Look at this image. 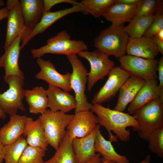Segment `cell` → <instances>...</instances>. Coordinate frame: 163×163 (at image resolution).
<instances>
[{"label":"cell","mask_w":163,"mask_h":163,"mask_svg":"<svg viewBox=\"0 0 163 163\" xmlns=\"http://www.w3.org/2000/svg\"><path fill=\"white\" fill-rule=\"evenodd\" d=\"M97 115L98 123L104 127L109 134V140L117 142L118 138L127 142L130 137V130L127 129L132 127L137 131L138 123L134 117L128 113L112 110L101 104H92L90 110Z\"/></svg>","instance_id":"cell-1"},{"label":"cell","mask_w":163,"mask_h":163,"mask_svg":"<svg viewBox=\"0 0 163 163\" xmlns=\"http://www.w3.org/2000/svg\"><path fill=\"white\" fill-rule=\"evenodd\" d=\"M129 37L122 25L111 24L101 31L94 41V46L107 55L120 58L125 55Z\"/></svg>","instance_id":"cell-2"},{"label":"cell","mask_w":163,"mask_h":163,"mask_svg":"<svg viewBox=\"0 0 163 163\" xmlns=\"http://www.w3.org/2000/svg\"><path fill=\"white\" fill-rule=\"evenodd\" d=\"M88 46L81 40H72L66 30L59 32L56 35L47 40L45 45L31 50L34 58L41 57L46 54L65 55L67 56L78 54L83 51H87Z\"/></svg>","instance_id":"cell-3"},{"label":"cell","mask_w":163,"mask_h":163,"mask_svg":"<svg viewBox=\"0 0 163 163\" xmlns=\"http://www.w3.org/2000/svg\"><path fill=\"white\" fill-rule=\"evenodd\" d=\"M137 122L139 136L148 141L151 133L163 126V103L159 99L152 101L132 114Z\"/></svg>","instance_id":"cell-4"},{"label":"cell","mask_w":163,"mask_h":163,"mask_svg":"<svg viewBox=\"0 0 163 163\" xmlns=\"http://www.w3.org/2000/svg\"><path fill=\"white\" fill-rule=\"evenodd\" d=\"M74 115L61 111H53L49 109L39 117L46 140L56 150L64 137L66 132V129Z\"/></svg>","instance_id":"cell-5"},{"label":"cell","mask_w":163,"mask_h":163,"mask_svg":"<svg viewBox=\"0 0 163 163\" xmlns=\"http://www.w3.org/2000/svg\"><path fill=\"white\" fill-rule=\"evenodd\" d=\"M72 69L71 73L70 85L75 93L76 102L75 113L90 110L92 104L89 102L85 94L88 82V71L77 54L67 56Z\"/></svg>","instance_id":"cell-6"},{"label":"cell","mask_w":163,"mask_h":163,"mask_svg":"<svg viewBox=\"0 0 163 163\" xmlns=\"http://www.w3.org/2000/svg\"><path fill=\"white\" fill-rule=\"evenodd\" d=\"M4 79L9 88L0 94V106L10 116L17 114L18 110L25 111L22 102L25 92L24 79L15 75L4 77Z\"/></svg>","instance_id":"cell-7"},{"label":"cell","mask_w":163,"mask_h":163,"mask_svg":"<svg viewBox=\"0 0 163 163\" xmlns=\"http://www.w3.org/2000/svg\"><path fill=\"white\" fill-rule=\"evenodd\" d=\"M120 67L130 77L146 81L158 78V60L149 59L132 55H125L119 59Z\"/></svg>","instance_id":"cell-8"},{"label":"cell","mask_w":163,"mask_h":163,"mask_svg":"<svg viewBox=\"0 0 163 163\" xmlns=\"http://www.w3.org/2000/svg\"><path fill=\"white\" fill-rule=\"evenodd\" d=\"M89 62L90 70L88 73L87 89L91 92L95 83L108 75L114 67V63L109 56L98 50L92 51H83L78 54Z\"/></svg>","instance_id":"cell-9"},{"label":"cell","mask_w":163,"mask_h":163,"mask_svg":"<svg viewBox=\"0 0 163 163\" xmlns=\"http://www.w3.org/2000/svg\"><path fill=\"white\" fill-rule=\"evenodd\" d=\"M107 81L94 95L92 104H101L115 97L129 77V75L120 67L115 66L108 75Z\"/></svg>","instance_id":"cell-10"},{"label":"cell","mask_w":163,"mask_h":163,"mask_svg":"<svg viewBox=\"0 0 163 163\" xmlns=\"http://www.w3.org/2000/svg\"><path fill=\"white\" fill-rule=\"evenodd\" d=\"M83 7L80 4L72 7L53 12L44 13L39 22L32 29L24 33L21 39V48L23 49L33 38L43 33L55 22L63 17L71 13L82 12Z\"/></svg>","instance_id":"cell-11"},{"label":"cell","mask_w":163,"mask_h":163,"mask_svg":"<svg viewBox=\"0 0 163 163\" xmlns=\"http://www.w3.org/2000/svg\"><path fill=\"white\" fill-rule=\"evenodd\" d=\"M8 11L5 39L4 48L6 50L26 28L22 14L19 1L8 0L6 7Z\"/></svg>","instance_id":"cell-12"},{"label":"cell","mask_w":163,"mask_h":163,"mask_svg":"<svg viewBox=\"0 0 163 163\" xmlns=\"http://www.w3.org/2000/svg\"><path fill=\"white\" fill-rule=\"evenodd\" d=\"M36 62L40 69L35 75L37 78L44 81L49 85L59 88L64 91L69 92L72 90L70 72L64 74L59 73L53 63L49 60H44L41 57L37 58Z\"/></svg>","instance_id":"cell-13"},{"label":"cell","mask_w":163,"mask_h":163,"mask_svg":"<svg viewBox=\"0 0 163 163\" xmlns=\"http://www.w3.org/2000/svg\"><path fill=\"white\" fill-rule=\"evenodd\" d=\"M98 124L97 117L91 110L75 113L66 129L72 140L91 133L96 129Z\"/></svg>","instance_id":"cell-14"},{"label":"cell","mask_w":163,"mask_h":163,"mask_svg":"<svg viewBox=\"0 0 163 163\" xmlns=\"http://www.w3.org/2000/svg\"><path fill=\"white\" fill-rule=\"evenodd\" d=\"M22 34L18 36L6 50L0 58V68L5 70L4 77L15 75L24 79L23 72L20 69L18 59L21 50Z\"/></svg>","instance_id":"cell-15"},{"label":"cell","mask_w":163,"mask_h":163,"mask_svg":"<svg viewBox=\"0 0 163 163\" xmlns=\"http://www.w3.org/2000/svg\"><path fill=\"white\" fill-rule=\"evenodd\" d=\"M46 91L48 107L51 110L61 111L66 113L75 109L76 102L75 97L69 92L50 85Z\"/></svg>","instance_id":"cell-16"},{"label":"cell","mask_w":163,"mask_h":163,"mask_svg":"<svg viewBox=\"0 0 163 163\" xmlns=\"http://www.w3.org/2000/svg\"><path fill=\"white\" fill-rule=\"evenodd\" d=\"M158 85L157 79L145 81L144 85L129 104L127 109L128 113L132 114L152 101L156 99H159L161 101Z\"/></svg>","instance_id":"cell-17"},{"label":"cell","mask_w":163,"mask_h":163,"mask_svg":"<svg viewBox=\"0 0 163 163\" xmlns=\"http://www.w3.org/2000/svg\"><path fill=\"white\" fill-rule=\"evenodd\" d=\"M126 53L127 55L149 59H155L159 53L152 37L143 36L129 39Z\"/></svg>","instance_id":"cell-18"},{"label":"cell","mask_w":163,"mask_h":163,"mask_svg":"<svg viewBox=\"0 0 163 163\" xmlns=\"http://www.w3.org/2000/svg\"><path fill=\"white\" fill-rule=\"evenodd\" d=\"M22 136L27 145L46 151L47 150L49 144L46 138L43 125L39 118L34 120L32 118L27 117Z\"/></svg>","instance_id":"cell-19"},{"label":"cell","mask_w":163,"mask_h":163,"mask_svg":"<svg viewBox=\"0 0 163 163\" xmlns=\"http://www.w3.org/2000/svg\"><path fill=\"white\" fill-rule=\"evenodd\" d=\"M27 117L17 114L10 116L9 121L0 129V142L4 145L14 142L22 136Z\"/></svg>","instance_id":"cell-20"},{"label":"cell","mask_w":163,"mask_h":163,"mask_svg":"<svg viewBox=\"0 0 163 163\" xmlns=\"http://www.w3.org/2000/svg\"><path fill=\"white\" fill-rule=\"evenodd\" d=\"M138 3L127 5L114 3L106 9L102 16L112 25L122 26L125 23L129 22L135 16Z\"/></svg>","instance_id":"cell-21"},{"label":"cell","mask_w":163,"mask_h":163,"mask_svg":"<svg viewBox=\"0 0 163 163\" xmlns=\"http://www.w3.org/2000/svg\"><path fill=\"white\" fill-rule=\"evenodd\" d=\"M19 2L26 28L24 32L32 29L41 20L44 13L43 0H20Z\"/></svg>","instance_id":"cell-22"},{"label":"cell","mask_w":163,"mask_h":163,"mask_svg":"<svg viewBox=\"0 0 163 163\" xmlns=\"http://www.w3.org/2000/svg\"><path fill=\"white\" fill-rule=\"evenodd\" d=\"M145 82L143 80L129 77L120 89L117 102L113 109L123 112Z\"/></svg>","instance_id":"cell-23"},{"label":"cell","mask_w":163,"mask_h":163,"mask_svg":"<svg viewBox=\"0 0 163 163\" xmlns=\"http://www.w3.org/2000/svg\"><path fill=\"white\" fill-rule=\"evenodd\" d=\"M97 128V127L86 136L75 138L71 140L72 149L79 163H85L96 154L94 145Z\"/></svg>","instance_id":"cell-24"},{"label":"cell","mask_w":163,"mask_h":163,"mask_svg":"<svg viewBox=\"0 0 163 163\" xmlns=\"http://www.w3.org/2000/svg\"><path fill=\"white\" fill-rule=\"evenodd\" d=\"M100 128V126L98 125L94 145L96 153L98 152L101 158L106 161L117 163H129V160L126 156L117 153L111 142L104 138Z\"/></svg>","instance_id":"cell-25"},{"label":"cell","mask_w":163,"mask_h":163,"mask_svg":"<svg viewBox=\"0 0 163 163\" xmlns=\"http://www.w3.org/2000/svg\"><path fill=\"white\" fill-rule=\"evenodd\" d=\"M29 106L30 113L42 114L48 107L46 90L42 86H37L25 90V97Z\"/></svg>","instance_id":"cell-26"},{"label":"cell","mask_w":163,"mask_h":163,"mask_svg":"<svg viewBox=\"0 0 163 163\" xmlns=\"http://www.w3.org/2000/svg\"><path fill=\"white\" fill-rule=\"evenodd\" d=\"M56 151L54 155L44 163H79L73 152L67 130Z\"/></svg>","instance_id":"cell-27"},{"label":"cell","mask_w":163,"mask_h":163,"mask_svg":"<svg viewBox=\"0 0 163 163\" xmlns=\"http://www.w3.org/2000/svg\"><path fill=\"white\" fill-rule=\"evenodd\" d=\"M154 15H135L128 25L124 27L129 39L138 38L142 36L149 27L154 19Z\"/></svg>","instance_id":"cell-28"},{"label":"cell","mask_w":163,"mask_h":163,"mask_svg":"<svg viewBox=\"0 0 163 163\" xmlns=\"http://www.w3.org/2000/svg\"><path fill=\"white\" fill-rule=\"evenodd\" d=\"M117 0H83L80 2L83 7L82 13L90 14L96 18H100L106 9Z\"/></svg>","instance_id":"cell-29"},{"label":"cell","mask_w":163,"mask_h":163,"mask_svg":"<svg viewBox=\"0 0 163 163\" xmlns=\"http://www.w3.org/2000/svg\"><path fill=\"white\" fill-rule=\"evenodd\" d=\"M27 144L22 136L14 142L4 146L5 163H18L21 156Z\"/></svg>","instance_id":"cell-30"},{"label":"cell","mask_w":163,"mask_h":163,"mask_svg":"<svg viewBox=\"0 0 163 163\" xmlns=\"http://www.w3.org/2000/svg\"><path fill=\"white\" fill-rule=\"evenodd\" d=\"M46 151L27 145L24 149L18 163H44Z\"/></svg>","instance_id":"cell-31"},{"label":"cell","mask_w":163,"mask_h":163,"mask_svg":"<svg viewBox=\"0 0 163 163\" xmlns=\"http://www.w3.org/2000/svg\"><path fill=\"white\" fill-rule=\"evenodd\" d=\"M162 9V1L156 0H140L135 15H154Z\"/></svg>","instance_id":"cell-32"},{"label":"cell","mask_w":163,"mask_h":163,"mask_svg":"<svg viewBox=\"0 0 163 163\" xmlns=\"http://www.w3.org/2000/svg\"><path fill=\"white\" fill-rule=\"evenodd\" d=\"M148 141L151 151L160 158L163 157V126L153 131Z\"/></svg>","instance_id":"cell-33"},{"label":"cell","mask_w":163,"mask_h":163,"mask_svg":"<svg viewBox=\"0 0 163 163\" xmlns=\"http://www.w3.org/2000/svg\"><path fill=\"white\" fill-rule=\"evenodd\" d=\"M162 11L161 9L155 14L152 24L143 36L152 37L163 30V14Z\"/></svg>","instance_id":"cell-34"},{"label":"cell","mask_w":163,"mask_h":163,"mask_svg":"<svg viewBox=\"0 0 163 163\" xmlns=\"http://www.w3.org/2000/svg\"><path fill=\"white\" fill-rule=\"evenodd\" d=\"M66 3L73 5H78L79 2L73 0H43L44 13L50 11L52 7L58 4Z\"/></svg>","instance_id":"cell-35"},{"label":"cell","mask_w":163,"mask_h":163,"mask_svg":"<svg viewBox=\"0 0 163 163\" xmlns=\"http://www.w3.org/2000/svg\"><path fill=\"white\" fill-rule=\"evenodd\" d=\"M157 71L158 72L159 84L158 85L161 95V101L163 102V57L160 58L158 61Z\"/></svg>","instance_id":"cell-36"},{"label":"cell","mask_w":163,"mask_h":163,"mask_svg":"<svg viewBox=\"0 0 163 163\" xmlns=\"http://www.w3.org/2000/svg\"><path fill=\"white\" fill-rule=\"evenodd\" d=\"M152 38L158 52L163 55V40L160 39L155 35Z\"/></svg>","instance_id":"cell-37"},{"label":"cell","mask_w":163,"mask_h":163,"mask_svg":"<svg viewBox=\"0 0 163 163\" xmlns=\"http://www.w3.org/2000/svg\"><path fill=\"white\" fill-rule=\"evenodd\" d=\"M84 163H102L101 157L98 153L96 154Z\"/></svg>","instance_id":"cell-38"},{"label":"cell","mask_w":163,"mask_h":163,"mask_svg":"<svg viewBox=\"0 0 163 163\" xmlns=\"http://www.w3.org/2000/svg\"><path fill=\"white\" fill-rule=\"evenodd\" d=\"M140 0H117L116 3L127 5H132L138 3Z\"/></svg>","instance_id":"cell-39"},{"label":"cell","mask_w":163,"mask_h":163,"mask_svg":"<svg viewBox=\"0 0 163 163\" xmlns=\"http://www.w3.org/2000/svg\"><path fill=\"white\" fill-rule=\"evenodd\" d=\"M8 11L5 7L0 9V21L5 18H7Z\"/></svg>","instance_id":"cell-40"},{"label":"cell","mask_w":163,"mask_h":163,"mask_svg":"<svg viewBox=\"0 0 163 163\" xmlns=\"http://www.w3.org/2000/svg\"><path fill=\"white\" fill-rule=\"evenodd\" d=\"M102 163H117L114 162L106 161L101 158ZM151 161V157L150 155H148L146 158L142 161L138 163H149Z\"/></svg>","instance_id":"cell-41"},{"label":"cell","mask_w":163,"mask_h":163,"mask_svg":"<svg viewBox=\"0 0 163 163\" xmlns=\"http://www.w3.org/2000/svg\"><path fill=\"white\" fill-rule=\"evenodd\" d=\"M5 154L4 146L0 142V163H2Z\"/></svg>","instance_id":"cell-42"},{"label":"cell","mask_w":163,"mask_h":163,"mask_svg":"<svg viewBox=\"0 0 163 163\" xmlns=\"http://www.w3.org/2000/svg\"><path fill=\"white\" fill-rule=\"evenodd\" d=\"M6 117V113L2 107L0 106V119H5Z\"/></svg>","instance_id":"cell-43"},{"label":"cell","mask_w":163,"mask_h":163,"mask_svg":"<svg viewBox=\"0 0 163 163\" xmlns=\"http://www.w3.org/2000/svg\"><path fill=\"white\" fill-rule=\"evenodd\" d=\"M155 36L160 39L163 40V30L159 32Z\"/></svg>","instance_id":"cell-44"},{"label":"cell","mask_w":163,"mask_h":163,"mask_svg":"<svg viewBox=\"0 0 163 163\" xmlns=\"http://www.w3.org/2000/svg\"><path fill=\"white\" fill-rule=\"evenodd\" d=\"M5 5L4 1L2 0H0V7L3 6Z\"/></svg>","instance_id":"cell-45"}]
</instances>
